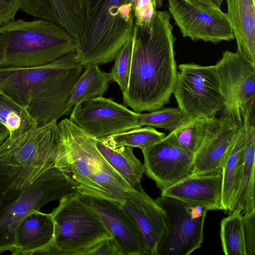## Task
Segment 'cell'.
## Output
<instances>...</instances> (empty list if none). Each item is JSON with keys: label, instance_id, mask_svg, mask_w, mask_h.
Listing matches in <instances>:
<instances>
[{"label": "cell", "instance_id": "1", "mask_svg": "<svg viewBox=\"0 0 255 255\" xmlns=\"http://www.w3.org/2000/svg\"><path fill=\"white\" fill-rule=\"evenodd\" d=\"M170 18L169 12L156 10L151 21L134 22L130 73L123 97L135 112L159 109L173 94L177 69Z\"/></svg>", "mask_w": 255, "mask_h": 255}, {"label": "cell", "instance_id": "2", "mask_svg": "<svg viewBox=\"0 0 255 255\" xmlns=\"http://www.w3.org/2000/svg\"><path fill=\"white\" fill-rule=\"evenodd\" d=\"M58 152L55 164L81 195L109 201L122 208L135 191L97 149L95 138L69 119L57 124Z\"/></svg>", "mask_w": 255, "mask_h": 255}, {"label": "cell", "instance_id": "3", "mask_svg": "<svg viewBox=\"0 0 255 255\" xmlns=\"http://www.w3.org/2000/svg\"><path fill=\"white\" fill-rule=\"evenodd\" d=\"M57 121L37 126L0 144V199L26 187L55 166L58 152Z\"/></svg>", "mask_w": 255, "mask_h": 255}, {"label": "cell", "instance_id": "4", "mask_svg": "<svg viewBox=\"0 0 255 255\" xmlns=\"http://www.w3.org/2000/svg\"><path fill=\"white\" fill-rule=\"evenodd\" d=\"M69 33L45 19L14 20L0 26V67L45 65L76 51Z\"/></svg>", "mask_w": 255, "mask_h": 255}, {"label": "cell", "instance_id": "5", "mask_svg": "<svg viewBox=\"0 0 255 255\" xmlns=\"http://www.w3.org/2000/svg\"><path fill=\"white\" fill-rule=\"evenodd\" d=\"M85 26L76 46L78 61L84 67L112 62L132 37L134 11L130 0H84Z\"/></svg>", "mask_w": 255, "mask_h": 255}, {"label": "cell", "instance_id": "6", "mask_svg": "<svg viewBox=\"0 0 255 255\" xmlns=\"http://www.w3.org/2000/svg\"><path fill=\"white\" fill-rule=\"evenodd\" d=\"M51 214L54 239L50 254L84 255L101 241L113 238L96 210L78 193L60 199Z\"/></svg>", "mask_w": 255, "mask_h": 255}, {"label": "cell", "instance_id": "7", "mask_svg": "<svg viewBox=\"0 0 255 255\" xmlns=\"http://www.w3.org/2000/svg\"><path fill=\"white\" fill-rule=\"evenodd\" d=\"M77 193L55 166L45 171L33 183L11 191L0 199V254L14 249L16 229L22 219L34 210Z\"/></svg>", "mask_w": 255, "mask_h": 255}, {"label": "cell", "instance_id": "8", "mask_svg": "<svg viewBox=\"0 0 255 255\" xmlns=\"http://www.w3.org/2000/svg\"><path fill=\"white\" fill-rule=\"evenodd\" d=\"M173 94L178 107L189 118L213 119L224 107L219 77L214 65H178Z\"/></svg>", "mask_w": 255, "mask_h": 255}, {"label": "cell", "instance_id": "9", "mask_svg": "<svg viewBox=\"0 0 255 255\" xmlns=\"http://www.w3.org/2000/svg\"><path fill=\"white\" fill-rule=\"evenodd\" d=\"M75 52L62 57L57 67L29 93L26 107L38 126L64 116L72 89L85 68Z\"/></svg>", "mask_w": 255, "mask_h": 255}, {"label": "cell", "instance_id": "10", "mask_svg": "<svg viewBox=\"0 0 255 255\" xmlns=\"http://www.w3.org/2000/svg\"><path fill=\"white\" fill-rule=\"evenodd\" d=\"M155 201L165 212L166 225L156 255H189L200 248L208 210L162 195Z\"/></svg>", "mask_w": 255, "mask_h": 255}, {"label": "cell", "instance_id": "11", "mask_svg": "<svg viewBox=\"0 0 255 255\" xmlns=\"http://www.w3.org/2000/svg\"><path fill=\"white\" fill-rule=\"evenodd\" d=\"M224 98L222 116L240 128L248 107L255 102V67L237 52H223L215 65Z\"/></svg>", "mask_w": 255, "mask_h": 255}, {"label": "cell", "instance_id": "12", "mask_svg": "<svg viewBox=\"0 0 255 255\" xmlns=\"http://www.w3.org/2000/svg\"><path fill=\"white\" fill-rule=\"evenodd\" d=\"M73 108L69 120L98 139L141 127L139 113L112 99L95 97L78 103Z\"/></svg>", "mask_w": 255, "mask_h": 255}, {"label": "cell", "instance_id": "13", "mask_svg": "<svg viewBox=\"0 0 255 255\" xmlns=\"http://www.w3.org/2000/svg\"><path fill=\"white\" fill-rule=\"evenodd\" d=\"M168 8L184 37L214 44L234 39L227 14L220 8L185 0H168Z\"/></svg>", "mask_w": 255, "mask_h": 255}, {"label": "cell", "instance_id": "14", "mask_svg": "<svg viewBox=\"0 0 255 255\" xmlns=\"http://www.w3.org/2000/svg\"><path fill=\"white\" fill-rule=\"evenodd\" d=\"M141 150L144 173L161 191L193 174L194 155L179 147L171 132Z\"/></svg>", "mask_w": 255, "mask_h": 255}, {"label": "cell", "instance_id": "15", "mask_svg": "<svg viewBox=\"0 0 255 255\" xmlns=\"http://www.w3.org/2000/svg\"><path fill=\"white\" fill-rule=\"evenodd\" d=\"M239 128L227 117L216 118L194 155L193 174L203 175L221 172Z\"/></svg>", "mask_w": 255, "mask_h": 255}, {"label": "cell", "instance_id": "16", "mask_svg": "<svg viewBox=\"0 0 255 255\" xmlns=\"http://www.w3.org/2000/svg\"><path fill=\"white\" fill-rule=\"evenodd\" d=\"M81 195L96 210L122 255H149L137 225L122 208L104 199Z\"/></svg>", "mask_w": 255, "mask_h": 255}, {"label": "cell", "instance_id": "17", "mask_svg": "<svg viewBox=\"0 0 255 255\" xmlns=\"http://www.w3.org/2000/svg\"><path fill=\"white\" fill-rule=\"evenodd\" d=\"M122 208L135 222L149 255H156L159 243L166 231L164 210L142 187L127 197Z\"/></svg>", "mask_w": 255, "mask_h": 255}, {"label": "cell", "instance_id": "18", "mask_svg": "<svg viewBox=\"0 0 255 255\" xmlns=\"http://www.w3.org/2000/svg\"><path fill=\"white\" fill-rule=\"evenodd\" d=\"M21 10L34 17L53 22L80 42L85 26L84 0H21Z\"/></svg>", "mask_w": 255, "mask_h": 255}, {"label": "cell", "instance_id": "19", "mask_svg": "<svg viewBox=\"0 0 255 255\" xmlns=\"http://www.w3.org/2000/svg\"><path fill=\"white\" fill-rule=\"evenodd\" d=\"M160 195L176 199L209 210H223L221 171L192 174L161 191Z\"/></svg>", "mask_w": 255, "mask_h": 255}, {"label": "cell", "instance_id": "20", "mask_svg": "<svg viewBox=\"0 0 255 255\" xmlns=\"http://www.w3.org/2000/svg\"><path fill=\"white\" fill-rule=\"evenodd\" d=\"M53 239L54 223L51 213L34 210L17 226L11 254H50Z\"/></svg>", "mask_w": 255, "mask_h": 255}, {"label": "cell", "instance_id": "21", "mask_svg": "<svg viewBox=\"0 0 255 255\" xmlns=\"http://www.w3.org/2000/svg\"><path fill=\"white\" fill-rule=\"evenodd\" d=\"M255 107L253 104L248 107L243 119L242 126L245 134L244 161L239 189L232 210L242 214L255 211Z\"/></svg>", "mask_w": 255, "mask_h": 255}, {"label": "cell", "instance_id": "22", "mask_svg": "<svg viewBox=\"0 0 255 255\" xmlns=\"http://www.w3.org/2000/svg\"><path fill=\"white\" fill-rule=\"evenodd\" d=\"M60 60L36 67H0V93L26 107L30 91L57 67Z\"/></svg>", "mask_w": 255, "mask_h": 255}, {"label": "cell", "instance_id": "23", "mask_svg": "<svg viewBox=\"0 0 255 255\" xmlns=\"http://www.w3.org/2000/svg\"><path fill=\"white\" fill-rule=\"evenodd\" d=\"M229 19L237 44V52L255 67V0H227Z\"/></svg>", "mask_w": 255, "mask_h": 255}, {"label": "cell", "instance_id": "24", "mask_svg": "<svg viewBox=\"0 0 255 255\" xmlns=\"http://www.w3.org/2000/svg\"><path fill=\"white\" fill-rule=\"evenodd\" d=\"M245 134L239 128L237 136L222 167V204L228 214L233 210L238 193L244 161Z\"/></svg>", "mask_w": 255, "mask_h": 255}, {"label": "cell", "instance_id": "25", "mask_svg": "<svg viewBox=\"0 0 255 255\" xmlns=\"http://www.w3.org/2000/svg\"><path fill=\"white\" fill-rule=\"evenodd\" d=\"M95 144L109 164L134 190L142 187L140 182L144 167L134 155L133 147L122 146L113 148L98 139H96Z\"/></svg>", "mask_w": 255, "mask_h": 255}, {"label": "cell", "instance_id": "26", "mask_svg": "<svg viewBox=\"0 0 255 255\" xmlns=\"http://www.w3.org/2000/svg\"><path fill=\"white\" fill-rule=\"evenodd\" d=\"M112 81L110 73L102 71L98 65H87L72 89L64 115H67L78 103L103 96Z\"/></svg>", "mask_w": 255, "mask_h": 255}, {"label": "cell", "instance_id": "27", "mask_svg": "<svg viewBox=\"0 0 255 255\" xmlns=\"http://www.w3.org/2000/svg\"><path fill=\"white\" fill-rule=\"evenodd\" d=\"M0 122L12 137L38 126L27 108L21 106L0 93Z\"/></svg>", "mask_w": 255, "mask_h": 255}, {"label": "cell", "instance_id": "28", "mask_svg": "<svg viewBox=\"0 0 255 255\" xmlns=\"http://www.w3.org/2000/svg\"><path fill=\"white\" fill-rule=\"evenodd\" d=\"M215 118H190L176 129L170 132L179 147L194 155Z\"/></svg>", "mask_w": 255, "mask_h": 255}, {"label": "cell", "instance_id": "29", "mask_svg": "<svg viewBox=\"0 0 255 255\" xmlns=\"http://www.w3.org/2000/svg\"><path fill=\"white\" fill-rule=\"evenodd\" d=\"M224 218L220 224V237L223 251L226 255H246L242 214L232 211Z\"/></svg>", "mask_w": 255, "mask_h": 255}, {"label": "cell", "instance_id": "30", "mask_svg": "<svg viewBox=\"0 0 255 255\" xmlns=\"http://www.w3.org/2000/svg\"><path fill=\"white\" fill-rule=\"evenodd\" d=\"M164 132L156 130L154 128L146 126L115 134L100 139L107 146L116 148L122 146L147 147L160 140L165 136Z\"/></svg>", "mask_w": 255, "mask_h": 255}, {"label": "cell", "instance_id": "31", "mask_svg": "<svg viewBox=\"0 0 255 255\" xmlns=\"http://www.w3.org/2000/svg\"><path fill=\"white\" fill-rule=\"evenodd\" d=\"M139 122L141 126L173 131L190 118L178 108L162 107L147 113H139Z\"/></svg>", "mask_w": 255, "mask_h": 255}, {"label": "cell", "instance_id": "32", "mask_svg": "<svg viewBox=\"0 0 255 255\" xmlns=\"http://www.w3.org/2000/svg\"><path fill=\"white\" fill-rule=\"evenodd\" d=\"M132 43L131 38L128 40L118 51L115 63L110 73L112 81L119 86L122 93L127 90L130 73Z\"/></svg>", "mask_w": 255, "mask_h": 255}, {"label": "cell", "instance_id": "33", "mask_svg": "<svg viewBox=\"0 0 255 255\" xmlns=\"http://www.w3.org/2000/svg\"><path fill=\"white\" fill-rule=\"evenodd\" d=\"M246 255H255V211L242 215Z\"/></svg>", "mask_w": 255, "mask_h": 255}, {"label": "cell", "instance_id": "34", "mask_svg": "<svg viewBox=\"0 0 255 255\" xmlns=\"http://www.w3.org/2000/svg\"><path fill=\"white\" fill-rule=\"evenodd\" d=\"M84 255H122L113 238L103 240L88 250Z\"/></svg>", "mask_w": 255, "mask_h": 255}, {"label": "cell", "instance_id": "35", "mask_svg": "<svg viewBox=\"0 0 255 255\" xmlns=\"http://www.w3.org/2000/svg\"><path fill=\"white\" fill-rule=\"evenodd\" d=\"M21 4V0H0V26L14 20Z\"/></svg>", "mask_w": 255, "mask_h": 255}, {"label": "cell", "instance_id": "36", "mask_svg": "<svg viewBox=\"0 0 255 255\" xmlns=\"http://www.w3.org/2000/svg\"><path fill=\"white\" fill-rule=\"evenodd\" d=\"M155 10L151 0H139L133 10L134 22L144 23L151 21Z\"/></svg>", "mask_w": 255, "mask_h": 255}, {"label": "cell", "instance_id": "37", "mask_svg": "<svg viewBox=\"0 0 255 255\" xmlns=\"http://www.w3.org/2000/svg\"><path fill=\"white\" fill-rule=\"evenodd\" d=\"M191 3H194L202 5H209L214 6L219 8L224 0H185Z\"/></svg>", "mask_w": 255, "mask_h": 255}, {"label": "cell", "instance_id": "38", "mask_svg": "<svg viewBox=\"0 0 255 255\" xmlns=\"http://www.w3.org/2000/svg\"><path fill=\"white\" fill-rule=\"evenodd\" d=\"M9 131L6 127L0 122V144L8 136Z\"/></svg>", "mask_w": 255, "mask_h": 255}, {"label": "cell", "instance_id": "39", "mask_svg": "<svg viewBox=\"0 0 255 255\" xmlns=\"http://www.w3.org/2000/svg\"><path fill=\"white\" fill-rule=\"evenodd\" d=\"M132 5L133 9L135 8L139 0H130Z\"/></svg>", "mask_w": 255, "mask_h": 255}, {"label": "cell", "instance_id": "40", "mask_svg": "<svg viewBox=\"0 0 255 255\" xmlns=\"http://www.w3.org/2000/svg\"><path fill=\"white\" fill-rule=\"evenodd\" d=\"M163 1L164 0H158L159 8H160L163 5Z\"/></svg>", "mask_w": 255, "mask_h": 255}]
</instances>
